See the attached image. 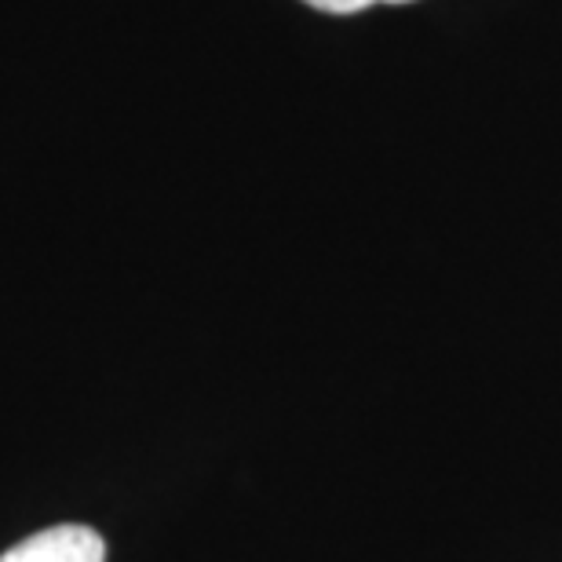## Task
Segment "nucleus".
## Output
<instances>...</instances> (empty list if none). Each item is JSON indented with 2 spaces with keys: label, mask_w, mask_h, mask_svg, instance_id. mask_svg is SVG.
<instances>
[{
  "label": "nucleus",
  "mask_w": 562,
  "mask_h": 562,
  "mask_svg": "<svg viewBox=\"0 0 562 562\" xmlns=\"http://www.w3.org/2000/svg\"><path fill=\"white\" fill-rule=\"evenodd\" d=\"M314 11H325V15H355V11H366L380 4V0H303Z\"/></svg>",
  "instance_id": "nucleus-2"
},
{
  "label": "nucleus",
  "mask_w": 562,
  "mask_h": 562,
  "mask_svg": "<svg viewBox=\"0 0 562 562\" xmlns=\"http://www.w3.org/2000/svg\"><path fill=\"white\" fill-rule=\"evenodd\" d=\"M380 4H413V0H380Z\"/></svg>",
  "instance_id": "nucleus-3"
},
{
  "label": "nucleus",
  "mask_w": 562,
  "mask_h": 562,
  "mask_svg": "<svg viewBox=\"0 0 562 562\" xmlns=\"http://www.w3.org/2000/svg\"><path fill=\"white\" fill-rule=\"evenodd\" d=\"M0 562H106L103 537L88 526H52L8 548Z\"/></svg>",
  "instance_id": "nucleus-1"
}]
</instances>
